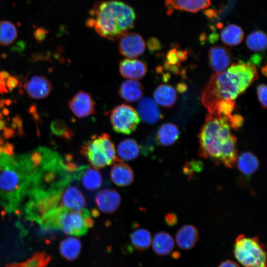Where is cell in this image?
<instances>
[{"instance_id": "cell-1", "label": "cell", "mask_w": 267, "mask_h": 267, "mask_svg": "<svg viewBox=\"0 0 267 267\" xmlns=\"http://www.w3.org/2000/svg\"><path fill=\"white\" fill-rule=\"evenodd\" d=\"M230 128L227 117L208 114L198 134L199 156L233 168L238 154L236 138Z\"/></svg>"}, {"instance_id": "cell-2", "label": "cell", "mask_w": 267, "mask_h": 267, "mask_svg": "<svg viewBox=\"0 0 267 267\" xmlns=\"http://www.w3.org/2000/svg\"><path fill=\"white\" fill-rule=\"evenodd\" d=\"M258 78L256 66L251 62L233 64L227 71L211 76L203 91L202 102L211 114L219 101L236 99Z\"/></svg>"}, {"instance_id": "cell-3", "label": "cell", "mask_w": 267, "mask_h": 267, "mask_svg": "<svg viewBox=\"0 0 267 267\" xmlns=\"http://www.w3.org/2000/svg\"><path fill=\"white\" fill-rule=\"evenodd\" d=\"M89 15L87 26L111 41L120 39L132 29L136 19L133 8L118 0L96 1L89 10Z\"/></svg>"}, {"instance_id": "cell-4", "label": "cell", "mask_w": 267, "mask_h": 267, "mask_svg": "<svg viewBox=\"0 0 267 267\" xmlns=\"http://www.w3.org/2000/svg\"><path fill=\"white\" fill-rule=\"evenodd\" d=\"M35 173L21 155L14 156L0 173V202L8 214L18 211L27 197Z\"/></svg>"}, {"instance_id": "cell-5", "label": "cell", "mask_w": 267, "mask_h": 267, "mask_svg": "<svg viewBox=\"0 0 267 267\" xmlns=\"http://www.w3.org/2000/svg\"><path fill=\"white\" fill-rule=\"evenodd\" d=\"M234 256L244 267H267L266 247L258 237L238 235L233 247Z\"/></svg>"}, {"instance_id": "cell-6", "label": "cell", "mask_w": 267, "mask_h": 267, "mask_svg": "<svg viewBox=\"0 0 267 267\" xmlns=\"http://www.w3.org/2000/svg\"><path fill=\"white\" fill-rule=\"evenodd\" d=\"M62 190L30 194L24 207L26 219L38 223L44 215L59 207Z\"/></svg>"}, {"instance_id": "cell-7", "label": "cell", "mask_w": 267, "mask_h": 267, "mask_svg": "<svg viewBox=\"0 0 267 267\" xmlns=\"http://www.w3.org/2000/svg\"><path fill=\"white\" fill-rule=\"evenodd\" d=\"M110 120L115 132L130 134L136 130L140 119L134 107L129 104H122L111 110Z\"/></svg>"}, {"instance_id": "cell-8", "label": "cell", "mask_w": 267, "mask_h": 267, "mask_svg": "<svg viewBox=\"0 0 267 267\" xmlns=\"http://www.w3.org/2000/svg\"><path fill=\"white\" fill-rule=\"evenodd\" d=\"M59 227L70 235L80 236L86 234L88 228L85 225L83 210L75 211L65 208L60 217Z\"/></svg>"}, {"instance_id": "cell-9", "label": "cell", "mask_w": 267, "mask_h": 267, "mask_svg": "<svg viewBox=\"0 0 267 267\" xmlns=\"http://www.w3.org/2000/svg\"><path fill=\"white\" fill-rule=\"evenodd\" d=\"M81 152L96 169L110 165L99 135H92L90 140L84 142L81 146Z\"/></svg>"}, {"instance_id": "cell-10", "label": "cell", "mask_w": 267, "mask_h": 267, "mask_svg": "<svg viewBox=\"0 0 267 267\" xmlns=\"http://www.w3.org/2000/svg\"><path fill=\"white\" fill-rule=\"evenodd\" d=\"M120 39L119 50L122 55L133 58L138 57L144 53L145 44L139 34L127 32Z\"/></svg>"}, {"instance_id": "cell-11", "label": "cell", "mask_w": 267, "mask_h": 267, "mask_svg": "<svg viewBox=\"0 0 267 267\" xmlns=\"http://www.w3.org/2000/svg\"><path fill=\"white\" fill-rule=\"evenodd\" d=\"M69 107L79 118L87 117L95 112V102L91 94L84 91L78 92L68 102Z\"/></svg>"}, {"instance_id": "cell-12", "label": "cell", "mask_w": 267, "mask_h": 267, "mask_svg": "<svg viewBox=\"0 0 267 267\" xmlns=\"http://www.w3.org/2000/svg\"><path fill=\"white\" fill-rule=\"evenodd\" d=\"M86 199L81 190L75 186L67 185L62 190L59 207L80 211L86 206Z\"/></svg>"}, {"instance_id": "cell-13", "label": "cell", "mask_w": 267, "mask_h": 267, "mask_svg": "<svg viewBox=\"0 0 267 267\" xmlns=\"http://www.w3.org/2000/svg\"><path fill=\"white\" fill-rule=\"evenodd\" d=\"M121 198L119 193L113 189H104L99 191L95 197V203L102 212L111 214L119 207Z\"/></svg>"}, {"instance_id": "cell-14", "label": "cell", "mask_w": 267, "mask_h": 267, "mask_svg": "<svg viewBox=\"0 0 267 267\" xmlns=\"http://www.w3.org/2000/svg\"><path fill=\"white\" fill-rule=\"evenodd\" d=\"M25 89L30 98L41 99L49 95L52 85L45 77L34 75L30 77L25 84Z\"/></svg>"}, {"instance_id": "cell-15", "label": "cell", "mask_w": 267, "mask_h": 267, "mask_svg": "<svg viewBox=\"0 0 267 267\" xmlns=\"http://www.w3.org/2000/svg\"><path fill=\"white\" fill-rule=\"evenodd\" d=\"M73 178L80 180L84 187L88 190H94L102 185L103 179L97 169L88 166H81L74 174Z\"/></svg>"}, {"instance_id": "cell-16", "label": "cell", "mask_w": 267, "mask_h": 267, "mask_svg": "<svg viewBox=\"0 0 267 267\" xmlns=\"http://www.w3.org/2000/svg\"><path fill=\"white\" fill-rule=\"evenodd\" d=\"M119 70L121 75L125 78L139 80L146 75L147 66L138 59H125L120 61Z\"/></svg>"}, {"instance_id": "cell-17", "label": "cell", "mask_w": 267, "mask_h": 267, "mask_svg": "<svg viewBox=\"0 0 267 267\" xmlns=\"http://www.w3.org/2000/svg\"><path fill=\"white\" fill-rule=\"evenodd\" d=\"M168 15L175 10H184L196 13L211 5L210 0H165Z\"/></svg>"}, {"instance_id": "cell-18", "label": "cell", "mask_w": 267, "mask_h": 267, "mask_svg": "<svg viewBox=\"0 0 267 267\" xmlns=\"http://www.w3.org/2000/svg\"><path fill=\"white\" fill-rule=\"evenodd\" d=\"M209 63L211 68L217 72L224 71L229 66L231 53L225 47L216 46L210 48L208 52Z\"/></svg>"}, {"instance_id": "cell-19", "label": "cell", "mask_w": 267, "mask_h": 267, "mask_svg": "<svg viewBox=\"0 0 267 267\" xmlns=\"http://www.w3.org/2000/svg\"><path fill=\"white\" fill-rule=\"evenodd\" d=\"M137 113L142 120L149 124L157 123L163 117L155 101L149 97L139 101L137 104Z\"/></svg>"}, {"instance_id": "cell-20", "label": "cell", "mask_w": 267, "mask_h": 267, "mask_svg": "<svg viewBox=\"0 0 267 267\" xmlns=\"http://www.w3.org/2000/svg\"><path fill=\"white\" fill-rule=\"evenodd\" d=\"M199 238L197 228L191 224H185L180 227L176 234L177 246L184 250H191L196 245Z\"/></svg>"}, {"instance_id": "cell-21", "label": "cell", "mask_w": 267, "mask_h": 267, "mask_svg": "<svg viewBox=\"0 0 267 267\" xmlns=\"http://www.w3.org/2000/svg\"><path fill=\"white\" fill-rule=\"evenodd\" d=\"M110 176L112 182L120 187L130 185L134 179V173L128 164L118 162L111 168Z\"/></svg>"}, {"instance_id": "cell-22", "label": "cell", "mask_w": 267, "mask_h": 267, "mask_svg": "<svg viewBox=\"0 0 267 267\" xmlns=\"http://www.w3.org/2000/svg\"><path fill=\"white\" fill-rule=\"evenodd\" d=\"M144 92V87L136 80L130 79L124 81L119 89L121 97L127 102H135L142 98Z\"/></svg>"}, {"instance_id": "cell-23", "label": "cell", "mask_w": 267, "mask_h": 267, "mask_svg": "<svg viewBox=\"0 0 267 267\" xmlns=\"http://www.w3.org/2000/svg\"><path fill=\"white\" fill-rule=\"evenodd\" d=\"M151 244L153 251L159 256L170 254L175 245L173 237L165 231L156 233L152 239Z\"/></svg>"}, {"instance_id": "cell-24", "label": "cell", "mask_w": 267, "mask_h": 267, "mask_svg": "<svg viewBox=\"0 0 267 267\" xmlns=\"http://www.w3.org/2000/svg\"><path fill=\"white\" fill-rule=\"evenodd\" d=\"M82 247V242L78 238L68 237L60 242L59 251L63 258L69 261H73L79 257Z\"/></svg>"}, {"instance_id": "cell-25", "label": "cell", "mask_w": 267, "mask_h": 267, "mask_svg": "<svg viewBox=\"0 0 267 267\" xmlns=\"http://www.w3.org/2000/svg\"><path fill=\"white\" fill-rule=\"evenodd\" d=\"M236 165L241 174L249 177L258 169L259 161L258 157L252 152L244 151L237 157Z\"/></svg>"}, {"instance_id": "cell-26", "label": "cell", "mask_w": 267, "mask_h": 267, "mask_svg": "<svg viewBox=\"0 0 267 267\" xmlns=\"http://www.w3.org/2000/svg\"><path fill=\"white\" fill-rule=\"evenodd\" d=\"M153 94L155 102L166 108L172 107L177 100L176 90L170 85H159L154 90Z\"/></svg>"}, {"instance_id": "cell-27", "label": "cell", "mask_w": 267, "mask_h": 267, "mask_svg": "<svg viewBox=\"0 0 267 267\" xmlns=\"http://www.w3.org/2000/svg\"><path fill=\"white\" fill-rule=\"evenodd\" d=\"M142 150L141 146L133 138L122 140L118 145L117 152L120 160L131 161L136 158Z\"/></svg>"}, {"instance_id": "cell-28", "label": "cell", "mask_w": 267, "mask_h": 267, "mask_svg": "<svg viewBox=\"0 0 267 267\" xmlns=\"http://www.w3.org/2000/svg\"><path fill=\"white\" fill-rule=\"evenodd\" d=\"M179 136L178 127L174 124L167 123L163 124L158 130L155 140L160 144L168 146L173 145Z\"/></svg>"}, {"instance_id": "cell-29", "label": "cell", "mask_w": 267, "mask_h": 267, "mask_svg": "<svg viewBox=\"0 0 267 267\" xmlns=\"http://www.w3.org/2000/svg\"><path fill=\"white\" fill-rule=\"evenodd\" d=\"M244 35V32L240 27L235 24H229L222 30L221 38L225 44L235 46L241 43Z\"/></svg>"}, {"instance_id": "cell-30", "label": "cell", "mask_w": 267, "mask_h": 267, "mask_svg": "<svg viewBox=\"0 0 267 267\" xmlns=\"http://www.w3.org/2000/svg\"><path fill=\"white\" fill-rule=\"evenodd\" d=\"M130 240L134 248L139 252H141L150 247L152 236L147 229L140 228L136 229L131 233Z\"/></svg>"}, {"instance_id": "cell-31", "label": "cell", "mask_w": 267, "mask_h": 267, "mask_svg": "<svg viewBox=\"0 0 267 267\" xmlns=\"http://www.w3.org/2000/svg\"><path fill=\"white\" fill-rule=\"evenodd\" d=\"M50 259V256L45 252H37L24 261L10 263L5 267H47Z\"/></svg>"}, {"instance_id": "cell-32", "label": "cell", "mask_w": 267, "mask_h": 267, "mask_svg": "<svg viewBox=\"0 0 267 267\" xmlns=\"http://www.w3.org/2000/svg\"><path fill=\"white\" fill-rule=\"evenodd\" d=\"M17 37V31L12 22L3 20L0 21V44L7 46L11 44Z\"/></svg>"}, {"instance_id": "cell-33", "label": "cell", "mask_w": 267, "mask_h": 267, "mask_svg": "<svg viewBox=\"0 0 267 267\" xmlns=\"http://www.w3.org/2000/svg\"><path fill=\"white\" fill-rule=\"evenodd\" d=\"M248 47L254 51H261L267 47V37L261 31H254L249 34L246 40Z\"/></svg>"}, {"instance_id": "cell-34", "label": "cell", "mask_w": 267, "mask_h": 267, "mask_svg": "<svg viewBox=\"0 0 267 267\" xmlns=\"http://www.w3.org/2000/svg\"><path fill=\"white\" fill-rule=\"evenodd\" d=\"M104 149L105 155L110 165L115 162L122 161L116 156L115 145L110 136L106 133H103L99 135Z\"/></svg>"}, {"instance_id": "cell-35", "label": "cell", "mask_w": 267, "mask_h": 267, "mask_svg": "<svg viewBox=\"0 0 267 267\" xmlns=\"http://www.w3.org/2000/svg\"><path fill=\"white\" fill-rule=\"evenodd\" d=\"M235 108V102L233 100H221L216 104L211 114L225 117L228 118L232 115Z\"/></svg>"}, {"instance_id": "cell-36", "label": "cell", "mask_w": 267, "mask_h": 267, "mask_svg": "<svg viewBox=\"0 0 267 267\" xmlns=\"http://www.w3.org/2000/svg\"><path fill=\"white\" fill-rule=\"evenodd\" d=\"M52 133L57 135L69 139L73 136V132L67 126L66 123L60 120L54 121L51 124Z\"/></svg>"}, {"instance_id": "cell-37", "label": "cell", "mask_w": 267, "mask_h": 267, "mask_svg": "<svg viewBox=\"0 0 267 267\" xmlns=\"http://www.w3.org/2000/svg\"><path fill=\"white\" fill-rule=\"evenodd\" d=\"M4 143L0 137V171L3 169L11 161L13 157L6 154L4 151Z\"/></svg>"}, {"instance_id": "cell-38", "label": "cell", "mask_w": 267, "mask_h": 267, "mask_svg": "<svg viewBox=\"0 0 267 267\" xmlns=\"http://www.w3.org/2000/svg\"><path fill=\"white\" fill-rule=\"evenodd\" d=\"M180 62L178 55L177 48H172L167 52L166 64L170 65L179 66Z\"/></svg>"}, {"instance_id": "cell-39", "label": "cell", "mask_w": 267, "mask_h": 267, "mask_svg": "<svg viewBox=\"0 0 267 267\" xmlns=\"http://www.w3.org/2000/svg\"><path fill=\"white\" fill-rule=\"evenodd\" d=\"M267 86L265 84H260L257 88L258 97L260 104L263 109L267 107Z\"/></svg>"}, {"instance_id": "cell-40", "label": "cell", "mask_w": 267, "mask_h": 267, "mask_svg": "<svg viewBox=\"0 0 267 267\" xmlns=\"http://www.w3.org/2000/svg\"><path fill=\"white\" fill-rule=\"evenodd\" d=\"M228 120L230 127L235 130H238L243 125L244 119L239 114L231 115Z\"/></svg>"}, {"instance_id": "cell-41", "label": "cell", "mask_w": 267, "mask_h": 267, "mask_svg": "<svg viewBox=\"0 0 267 267\" xmlns=\"http://www.w3.org/2000/svg\"><path fill=\"white\" fill-rule=\"evenodd\" d=\"M147 46L151 51H156L161 49L160 42L156 38H151L147 41Z\"/></svg>"}, {"instance_id": "cell-42", "label": "cell", "mask_w": 267, "mask_h": 267, "mask_svg": "<svg viewBox=\"0 0 267 267\" xmlns=\"http://www.w3.org/2000/svg\"><path fill=\"white\" fill-rule=\"evenodd\" d=\"M165 221L168 225L173 226L177 223L178 218L174 213H168L165 217Z\"/></svg>"}, {"instance_id": "cell-43", "label": "cell", "mask_w": 267, "mask_h": 267, "mask_svg": "<svg viewBox=\"0 0 267 267\" xmlns=\"http://www.w3.org/2000/svg\"><path fill=\"white\" fill-rule=\"evenodd\" d=\"M217 267H240V266L237 263L227 259L221 262Z\"/></svg>"}, {"instance_id": "cell-44", "label": "cell", "mask_w": 267, "mask_h": 267, "mask_svg": "<svg viewBox=\"0 0 267 267\" xmlns=\"http://www.w3.org/2000/svg\"><path fill=\"white\" fill-rule=\"evenodd\" d=\"M47 32L44 29L38 28L35 31V36L38 41H41L44 39Z\"/></svg>"}, {"instance_id": "cell-45", "label": "cell", "mask_w": 267, "mask_h": 267, "mask_svg": "<svg viewBox=\"0 0 267 267\" xmlns=\"http://www.w3.org/2000/svg\"><path fill=\"white\" fill-rule=\"evenodd\" d=\"M177 90L180 93H183L187 89L186 85L183 83H179L177 85Z\"/></svg>"}, {"instance_id": "cell-46", "label": "cell", "mask_w": 267, "mask_h": 267, "mask_svg": "<svg viewBox=\"0 0 267 267\" xmlns=\"http://www.w3.org/2000/svg\"><path fill=\"white\" fill-rule=\"evenodd\" d=\"M205 15L209 18H212L216 16V11L213 9H209L205 11Z\"/></svg>"}, {"instance_id": "cell-47", "label": "cell", "mask_w": 267, "mask_h": 267, "mask_svg": "<svg viewBox=\"0 0 267 267\" xmlns=\"http://www.w3.org/2000/svg\"><path fill=\"white\" fill-rule=\"evenodd\" d=\"M262 58L259 55H254L251 58V62L255 65L261 62Z\"/></svg>"}, {"instance_id": "cell-48", "label": "cell", "mask_w": 267, "mask_h": 267, "mask_svg": "<svg viewBox=\"0 0 267 267\" xmlns=\"http://www.w3.org/2000/svg\"><path fill=\"white\" fill-rule=\"evenodd\" d=\"M261 71H262L263 74L264 76H266V75H267V66H266V65L262 68Z\"/></svg>"}]
</instances>
